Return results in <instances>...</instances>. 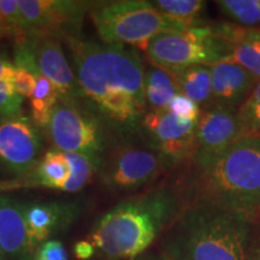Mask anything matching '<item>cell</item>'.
<instances>
[{
	"mask_svg": "<svg viewBox=\"0 0 260 260\" xmlns=\"http://www.w3.org/2000/svg\"><path fill=\"white\" fill-rule=\"evenodd\" d=\"M70 168V177L61 190L75 193L83 189L99 170L102 158L83 153H63Z\"/></svg>",
	"mask_w": 260,
	"mask_h": 260,
	"instance_id": "cb8c5ba5",
	"label": "cell"
},
{
	"mask_svg": "<svg viewBox=\"0 0 260 260\" xmlns=\"http://www.w3.org/2000/svg\"><path fill=\"white\" fill-rule=\"evenodd\" d=\"M23 34L65 38L79 35L83 16L90 8L86 2L19 0Z\"/></svg>",
	"mask_w": 260,
	"mask_h": 260,
	"instance_id": "30bf717a",
	"label": "cell"
},
{
	"mask_svg": "<svg viewBox=\"0 0 260 260\" xmlns=\"http://www.w3.org/2000/svg\"><path fill=\"white\" fill-rule=\"evenodd\" d=\"M46 129L56 151L102 158L103 130L96 117L82 109L77 100H58Z\"/></svg>",
	"mask_w": 260,
	"mask_h": 260,
	"instance_id": "52a82bcc",
	"label": "cell"
},
{
	"mask_svg": "<svg viewBox=\"0 0 260 260\" xmlns=\"http://www.w3.org/2000/svg\"><path fill=\"white\" fill-rule=\"evenodd\" d=\"M89 14L100 40L106 45H132L145 51L148 41L161 32L187 30L145 0L93 5Z\"/></svg>",
	"mask_w": 260,
	"mask_h": 260,
	"instance_id": "5b68a950",
	"label": "cell"
},
{
	"mask_svg": "<svg viewBox=\"0 0 260 260\" xmlns=\"http://www.w3.org/2000/svg\"><path fill=\"white\" fill-rule=\"evenodd\" d=\"M178 209V195L171 187L123 201L98 222L90 242L111 259L134 258L154 241Z\"/></svg>",
	"mask_w": 260,
	"mask_h": 260,
	"instance_id": "3957f363",
	"label": "cell"
},
{
	"mask_svg": "<svg viewBox=\"0 0 260 260\" xmlns=\"http://www.w3.org/2000/svg\"><path fill=\"white\" fill-rule=\"evenodd\" d=\"M243 132L260 136V80L249 96L237 109Z\"/></svg>",
	"mask_w": 260,
	"mask_h": 260,
	"instance_id": "484cf974",
	"label": "cell"
},
{
	"mask_svg": "<svg viewBox=\"0 0 260 260\" xmlns=\"http://www.w3.org/2000/svg\"><path fill=\"white\" fill-rule=\"evenodd\" d=\"M9 35H11V34H10V31L8 30V29H6L4 23H3L2 18H0V38L9 37Z\"/></svg>",
	"mask_w": 260,
	"mask_h": 260,
	"instance_id": "1f68e13d",
	"label": "cell"
},
{
	"mask_svg": "<svg viewBox=\"0 0 260 260\" xmlns=\"http://www.w3.org/2000/svg\"><path fill=\"white\" fill-rule=\"evenodd\" d=\"M232 47L210 27H200L161 32L148 41L145 53L153 67L174 74L195 65L210 67L224 60Z\"/></svg>",
	"mask_w": 260,
	"mask_h": 260,
	"instance_id": "8992f818",
	"label": "cell"
},
{
	"mask_svg": "<svg viewBox=\"0 0 260 260\" xmlns=\"http://www.w3.org/2000/svg\"><path fill=\"white\" fill-rule=\"evenodd\" d=\"M0 260H4V259H3V258H0Z\"/></svg>",
	"mask_w": 260,
	"mask_h": 260,
	"instance_id": "836d02e7",
	"label": "cell"
},
{
	"mask_svg": "<svg viewBox=\"0 0 260 260\" xmlns=\"http://www.w3.org/2000/svg\"><path fill=\"white\" fill-rule=\"evenodd\" d=\"M0 251L15 259L27 260L34 247L28 235L24 206L0 195Z\"/></svg>",
	"mask_w": 260,
	"mask_h": 260,
	"instance_id": "9a60e30c",
	"label": "cell"
},
{
	"mask_svg": "<svg viewBox=\"0 0 260 260\" xmlns=\"http://www.w3.org/2000/svg\"><path fill=\"white\" fill-rule=\"evenodd\" d=\"M67 205L56 203H34L24 206V217L27 223L28 235L30 239L31 246L37 247L46 240L52 233L56 232L70 214L68 213Z\"/></svg>",
	"mask_w": 260,
	"mask_h": 260,
	"instance_id": "2e32d148",
	"label": "cell"
},
{
	"mask_svg": "<svg viewBox=\"0 0 260 260\" xmlns=\"http://www.w3.org/2000/svg\"><path fill=\"white\" fill-rule=\"evenodd\" d=\"M224 60L232 61L260 80V30L249 28L242 39L233 45Z\"/></svg>",
	"mask_w": 260,
	"mask_h": 260,
	"instance_id": "44dd1931",
	"label": "cell"
},
{
	"mask_svg": "<svg viewBox=\"0 0 260 260\" xmlns=\"http://www.w3.org/2000/svg\"><path fill=\"white\" fill-rule=\"evenodd\" d=\"M216 4L224 16L241 27L260 24V0H220Z\"/></svg>",
	"mask_w": 260,
	"mask_h": 260,
	"instance_id": "d4e9b609",
	"label": "cell"
},
{
	"mask_svg": "<svg viewBox=\"0 0 260 260\" xmlns=\"http://www.w3.org/2000/svg\"><path fill=\"white\" fill-rule=\"evenodd\" d=\"M167 111L174 113L175 116L180 117V118L190 119V121H199V117L201 115L199 105L181 93L174 96V99L169 104Z\"/></svg>",
	"mask_w": 260,
	"mask_h": 260,
	"instance_id": "83f0119b",
	"label": "cell"
},
{
	"mask_svg": "<svg viewBox=\"0 0 260 260\" xmlns=\"http://www.w3.org/2000/svg\"><path fill=\"white\" fill-rule=\"evenodd\" d=\"M213 105L235 111L254 89L258 80L232 61L220 60L210 65Z\"/></svg>",
	"mask_w": 260,
	"mask_h": 260,
	"instance_id": "5bb4252c",
	"label": "cell"
},
{
	"mask_svg": "<svg viewBox=\"0 0 260 260\" xmlns=\"http://www.w3.org/2000/svg\"><path fill=\"white\" fill-rule=\"evenodd\" d=\"M180 93L174 77L165 70L152 67L145 73V94L149 111H165Z\"/></svg>",
	"mask_w": 260,
	"mask_h": 260,
	"instance_id": "d6986e66",
	"label": "cell"
},
{
	"mask_svg": "<svg viewBox=\"0 0 260 260\" xmlns=\"http://www.w3.org/2000/svg\"><path fill=\"white\" fill-rule=\"evenodd\" d=\"M243 128L235 111L212 105L201 112L198 121L197 138L193 149V161L201 171L232 147L243 134Z\"/></svg>",
	"mask_w": 260,
	"mask_h": 260,
	"instance_id": "8fae6325",
	"label": "cell"
},
{
	"mask_svg": "<svg viewBox=\"0 0 260 260\" xmlns=\"http://www.w3.org/2000/svg\"><path fill=\"white\" fill-rule=\"evenodd\" d=\"M201 201L254 218L260 213V136L243 133L223 155L201 171Z\"/></svg>",
	"mask_w": 260,
	"mask_h": 260,
	"instance_id": "277c9868",
	"label": "cell"
},
{
	"mask_svg": "<svg viewBox=\"0 0 260 260\" xmlns=\"http://www.w3.org/2000/svg\"><path fill=\"white\" fill-rule=\"evenodd\" d=\"M68 252L59 241H47L38 249L34 260H68Z\"/></svg>",
	"mask_w": 260,
	"mask_h": 260,
	"instance_id": "f546056e",
	"label": "cell"
},
{
	"mask_svg": "<svg viewBox=\"0 0 260 260\" xmlns=\"http://www.w3.org/2000/svg\"><path fill=\"white\" fill-rule=\"evenodd\" d=\"M58 100L59 94L53 83L44 75H35V88L30 96L32 123L40 128H47Z\"/></svg>",
	"mask_w": 260,
	"mask_h": 260,
	"instance_id": "ffe728a7",
	"label": "cell"
},
{
	"mask_svg": "<svg viewBox=\"0 0 260 260\" xmlns=\"http://www.w3.org/2000/svg\"><path fill=\"white\" fill-rule=\"evenodd\" d=\"M74 252L77 259L87 260L93 256L94 252H95V247L90 241H80L75 245Z\"/></svg>",
	"mask_w": 260,
	"mask_h": 260,
	"instance_id": "4dcf8cb0",
	"label": "cell"
},
{
	"mask_svg": "<svg viewBox=\"0 0 260 260\" xmlns=\"http://www.w3.org/2000/svg\"><path fill=\"white\" fill-rule=\"evenodd\" d=\"M70 177V168L63 152L48 151L39 160L34 171L25 177V184L42 186L50 189L61 190ZM23 180V181H24Z\"/></svg>",
	"mask_w": 260,
	"mask_h": 260,
	"instance_id": "e0dca14e",
	"label": "cell"
},
{
	"mask_svg": "<svg viewBox=\"0 0 260 260\" xmlns=\"http://www.w3.org/2000/svg\"><path fill=\"white\" fill-rule=\"evenodd\" d=\"M63 40L69 47L80 98L88 100L98 116L113 128L122 132L138 128L147 113L145 70L139 54L79 35Z\"/></svg>",
	"mask_w": 260,
	"mask_h": 260,
	"instance_id": "6da1fadb",
	"label": "cell"
},
{
	"mask_svg": "<svg viewBox=\"0 0 260 260\" xmlns=\"http://www.w3.org/2000/svg\"><path fill=\"white\" fill-rule=\"evenodd\" d=\"M155 8L171 21L182 27L200 28V16L206 3L201 0H157L152 2Z\"/></svg>",
	"mask_w": 260,
	"mask_h": 260,
	"instance_id": "603a6c76",
	"label": "cell"
},
{
	"mask_svg": "<svg viewBox=\"0 0 260 260\" xmlns=\"http://www.w3.org/2000/svg\"><path fill=\"white\" fill-rule=\"evenodd\" d=\"M165 159L152 147L122 146L100 164V177L111 189L135 190L154 181L165 165Z\"/></svg>",
	"mask_w": 260,
	"mask_h": 260,
	"instance_id": "ba28073f",
	"label": "cell"
},
{
	"mask_svg": "<svg viewBox=\"0 0 260 260\" xmlns=\"http://www.w3.org/2000/svg\"><path fill=\"white\" fill-rule=\"evenodd\" d=\"M41 149L39 132L27 117L0 121V175L24 180L37 168Z\"/></svg>",
	"mask_w": 260,
	"mask_h": 260,
	"instance_id": "9c48e42d",
	"label": "cell"
},
{
	"mask_svg": "<svg viewBox=\"0 0 260 260\" xmlns=\"http://www.w3.org/2000/svg\"><path fill=\"white\" fill-rule=\"evenodd\" d=\"M152 141V148L170 164L191 157L197 138L198 121L180 118L165 111H148L141 122Z\"/></svg>",
	"mask_w": 260,
	"mask_h": 260,
	"instance_id": "7c38bea8",
	"label": "cell"
},
{
	"mask_svg": "<svg viewBox=\"0 0 260 260\" xmlns=\"http://www.w3.org/2000/svg\"><path fill=\"white\" fill-rule=\"evenodd\" d=\"M170 75L180 93L198 105H205L212 99V77L209 67L195 65Z\"/></svg>",
	"mask_w": 260,
	"mask_h": 260,
	"instance_id": "ac0fdd59",
	"label": "cell"
},
{
	"mask_svg": "<svg viewBox=\"0 0 260 260\" xmlns=\"http://www.w3.org/2000/svg\"><path fill=\"white\" fill-rule=\"evenodd\" d=\"M252 218L199 200L182 212L169 236L174 260H253Z\"/></svg>",
	"mask_w": 260,
	"mask_h": 260,
	"instance_id": "7a4b0ae2",
	"label": "cell"
},
{
	"mask_svg": "<svg viewBox=\"0 0 260 260\" xmlns=\"http://www.w3.org/2000/svg\"><path fill=\"white\" fill-rule=\"evenodd\" d=\"M253 260H260V242L259 246L253 245Z\"/></svg>",
	"mask_w": 260,
	"mask_h": 260,
	"instance_id": "d6a6232c",
	"label": "cell"
},
{
	"mask_svg": "<svg viewBox=\"0 0 260 260\" xmlns=\"http://www.w3.org/2000/svg\"><path fill=\"white\" fill-rule=\"evenodd\" d=\"M0 18L15 38L24 35L17 0H0Z\"/></svg>",
	"mask_w": 260,
	"mask_h": 260,
	"instance_id": "4316f807",
	"label": "cell"
},
{
	"mask_svg": "<svg viewBox=\"0 0 260 260\" xmlns=\"http://www.w3.org/2000/svg\"><path fill=\"white\" fill-rule=\"evenodd\" d=\"M30 50L39 73L53 83L61 100L80 99L76 77L65 58L59 38L52 35H22Z\"/></svg>",
	"mask_w": 260,
	"mask_h": 260,
	"instance_id": "4fadbf2b",
	"label": "cell"
},
{
	"mask_svg": "<svg viewBox=\"0 0 260 260\" xmlns=\"http://www.w3.org/2000/svg\"><path fill=\"white\" fill-rule=\"evenodd\" d=\"M15 92L22 98H30L35 88V76L28 70L22 68H16L14 79Z\"/></svg>",
	"mask_w": 260,
	"mask_h": 260,
	"instance_id": "f1b7e54d",
	"label": "cell"
},
{
	"mask_svg": "<svg viewBox=\"0 0 260 260\" xmlns=\"http://www.w3.org/2000/svg\"><path fill=\"white\" fill-rule=\"evenodd\" d=\"M16 67L0 53V121L22 116L23 98L14 88Z\"/></svg>",
	"mask_w": 260,
	"mask_h": 260,
	"instance_id": "7402d4cb",
	"label": "cell"
}]
</instances>
